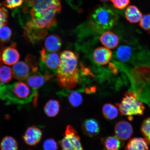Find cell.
I'll list each match as a JSON object with an SVG mask.
<instances>
[{
	"label": "cell",
	"instance_id": "obj_18",
	"mask_svg": "<svg viewBox=\"0 0 150 150\" xmlns=\"http://www.w3.org/2000/svg\"><path fill=\"white\" fill-rule=\"evenodd\" d=\"M134 53L131 47L127 45H123L117 48L116 52L117 59L122 62L130 61Z\"/></svg>",
	"mask_w": 150,
	"mask_h": 150
},
{
	"label": "cell",
	"instance_id": "obj_33",
	"mask_svg": "<svg viewBox=\"0 0 150 150\" xmlns=\"http://www.w3.org/2000/svg\"><path fill=\"white\" fill-rule=\"evenodd\" d=\"M110 1L115 8L122 9L129 4L130 0H110Z\"/></svg>",
	"mask_w": 150,
	"mask_h": 150
},
{
	"label": "cell",
	"instance_id": "obj_26",
	"mask_svg": "<svg viewBox=\"0 0 150 150\" xmlns=\"http://www.w3.org/2000/svg\"><path fill=\"white\" fill-rule=\"evenodd\" d=\"M140 131L146 142L150 144V117L147 118L142 122Z\"/></svg>",
	"mask_w": 150,
	"mask_h": 150
},
{
	"label": "cell",
	"instance_id": "obj_29",
	"mask_svg": "<svg viewBox=\"0 0 150 150\" xmlns=\"http://www.w3.org/2000/svg\"><path fill=\"white\" fill-rule=\"evenodd\" d=\"M27 0H3V4L7 8L13 9L23 5Z\"/></svg>",
	"mask_w": 150,
	"mask_h": 150
},
{
	"label": "cell",
	"instance_id": "obj_9",
	"mask_svg": "<svg viewBox=\"0 0 150 150\" xmlns=\"http://www.w3.org/2000/svg\"><path fill=\"white\" fill-rule=\"evenodd\" d=\"M40 59L48 68L55 70L59 66L60 56L55 52L49 53L42 48L40 52Z\"/></svg>",
	"mask_w": 150,
	"mask_h": 150
},
{
	"label": "cell",
	"instance_id": "obj_17",
	"mask_svg": "<svg viewBox=\"0 0 150 150\" xmlns=\"http://www.w3.org/2000/svg\"><path fill=\"white\" fill-rule=\"evenodd\" d=\"M126 150H149L148 143L144 138H133L129 140Z\"/></svg>",
	"mask_w": 150,
	"mask_h": 150
},
{
	"label": "cell",
	"instance_id": "obj_34",
	"mask_svg": "<svg viewBox=\"0 0 150 150\" xmlns=\"http://www.w3.org/2000/svg\"><path fill=\"white\" fill-rule=\"evenodd\" d=\"M103 2H106L109 1V0H99Z\"/></svg>",
	"mask_w": 150,
	"mask_h": 150
},
{
	"label": "cell",
	"instance_id": "obj_6",
	"mask_svg": "<svg viewBox=\"0 0 150 150\" xmlns=\"http://www.w3.org/2000/svg\"><path fill=\"white\" fill-rule=\"evenodd\" d=\"M62 150H83L77 132L72 126L67 125L65 135L60 142Z\"/></svg>",
	"mask_w": 150,
	"mask_h": 150
},
{
	"label": "cell",
	"instance_id": "obj_10",
	"mask_svg": "<svg viewBox=\"0 0 150 150\" xmlns=\"http://www.w3.org/2000/svg\"><path fill=\"white\" fill-rule=\"evenodd\" d=\"M13 76L16 79L22 80L27 78L31 73V70L27 63L24 61L17 62L12 68Z\"/></svg>",
	"mask_w": 150,
	"mask_h": 150
},
{
	"label": "cell",
	"instance_id": "obj_31",
	"mask_svg": "<svg viewBox=\"0 0 150 150\" xmlns=\"http://www.w3.org/2000/svg\"><path fill=\"white\" fill-rule=\"evenodd\" d=\"M8 13L7 9L0 3V28L6 25L8 22Z\"/></svg>",
	"mask_w": 150,
	"mask_h": 150
},
{
	"label": "cell",
	"instance_id": "obj_3",
	"mask_svg": "<svg viewBox=\"0 0 150 150\" xmlns=\"http://www.w3.org/2000/svg\"><path fill=\"white\" fill-rule=\"evenodd\" d=\"M78 59L77 54L71 50H66L61 53L56 74L58 83L61 87L71 89L76 86L79 75L78 67Z\"/></svg>",
	"mask_w": 150,
	"mask_h": 150
},
{
	"label": "cell",
	"instance_id": "obj_32",
	"mask_svg": "<svg viewBox=\"0 0 150 150\" xmlns=\"http://www.w3.org/2000/svg\"><path fill=\"white\" fill-rule=\"evenodd\" d=\"M139 25L144 30L150 31V14H147L142 17Z\"/></svg>",
	"mask_w": 150,
	"mask_h": 150
},
{
	"label": "cell",
	"instance_id": "obj_8",
	"mask_svg": "<svg viewBox=\"0 0 150 150\" xmlns=\"http://www.w3.org/2000/svg\"><path fill=\"white\" fill-rule=\"evenodd\" d=\"M114 130L116 137L120 140L123 141L130 138L133 133L132 125L125 120L118 122L114 127Z\"/></svg>",
	"mask_w": 150,
	"mask_h": 150
},
{
	"label": "cell",
	"instance_id": "obj_4",
	"mask_svg": "<svg viewBox=\"0 0 150 150\" xmlns=\"http://www.w3.org/2000/svg\"><path fill=\"white\" fill-rule=\"evenodd\" d=\"M116 13L110 7L106 6H100L93 11L90 17V27L96 32L104 33L112 29L118 19Z\"/></svg>",
	"mask_w": 150,
	"mask_h": 150
},
{
	"label": "cell",
	"instance_id": "obj_23",
	"mask_svg": "<svg viewBox=\"0 0 150 150\" xmlns=\"http://www.w3.org/2000/svg\"><path fill=\"white\" fill-rule=\"evenodd\" d=\"M0 147L1 150H18V142L14 138L6 136L1 140Z\"/></svg>",
	"mask_w": 150,
	"mask_h": 150
},
{
	"label": "cell",
	"instance_id": "obj_22",
	"mask_svg": "<svg viewBox=\"0 0 150 150\" xmlns=\"http://www.w3.org/2000/svg\"><path fill=\"white\" fill-rule=\"evenodd\" d=\"M102 112L103 116L106 119L112 120L117 117L119 110L114 105L107 103L103 106Z\"/></svg>",
	"mask_w": 150,
	"mask_h": 150
},
{
	"label": "cell",
	"instance_id": "obj_28",
	"mask_svg": "<svg viewBox=\"0 0 150 150\" xmlns=\"http://www.w3.org/2000/svg\"><path fill=\"white\" fill-rule=\"evenodd\" d=\"M25 61L30 67L32 73L37 72L39 70V63L35 56L28 54L26 56Z\"/></svg>",
	"mask_w": 150,
	"mask_h": 150
},
{
	"label": "cell",
	"instance_id": "obj_1",
	"mask_svg": "<svg viewBox=\"0 0 150 150\" xmlns=\"http://www.w3.org/2000/svg\"><path fill=\"white\" fill-rule=\"evenodd\" d=\"M19 8L24 35L35 44L44 39L48 29L55 25L56 15L60 12L62 5L59 0H27Z\"/></svg>",
	"mask_w": 150,
	"mask_h": 150
},
{
	"label": "cell",
	"instance_id": "obj_30",
	"mask_svg": "<svg viewBox=\"0 0 150 150\" xmlns=\"http://www.w3.org/2000/svg\"><path fill=\"white\" fill-rule=\"evenodd\" d=\"M43 150H58V144L53 138L48 139L45 141L43 144Z\"/></svg>",
	"mask_w": 150,
	"mask_h": 150
},
{
	"label": "cell",
	"instance_id": "obj_11",
	"mask_svg": "<svg viewBox=\"0 0 150 150\" xmlns=\"http://www.w3.org/2000/svg\"><path fill=\"white\" fill-rule=\"evenodd\" d=\"M20 54L15 47L9 46L3 49L1 53L2 61L5 64L14 65L20 59Z\"/></svg>",
	"mask_w": 150,
	"mask_h": 150
},
{
	"label": "cell",
	"instance_id": "obj_12",
	"mask_svg": "<svg viewBox=\"0 0 150 150\" xmlns=\"http://www.w3.org/2000/svg\"><path fill=\"white\" fill-rule=\"evenodd\" d=\"M94 60L100 65H105L111 59L112 52L108 48L104 47H99L95 50L93 53Z\"/></svg>",
	"mask_w": 150,
	"mask_h": 150
},
{
	"label": "cell",
	"instance_id": "obj_2",
	"mask_svg": "<svg viewBox=\"0 0 150 150\" xmlns=\"http://www.w3.org/2000/svg\"><path fill=\"white\" fill-rule=\"evenodd\" d=\"M38 97L37 90L23 82L7 84L0 83V99L6 105H24L33 102L36 106Z\"/></svg>",
	"mask_w": 150,
	"mask_h": 150
},
{
	"label": "cell",
	"instance_id": "obj_14",
	"mask_svg": "<svg viewBox=\"0 0 150 150\" xmlns=\"http://www.w3.org/2000/svg\"><path fill=\"white\" fill-rule=\"evenodd\" d=\"M100 41L103 45L110 49L115 48L119 43L117 35L110 31L105 32L100 37Z\"/></svg>",
	"mask_w": 150,
	"mask_h": 150
},
{
	"label": "cell",
	"instance_id": "obj_7",
	"mask_svg": "<svg viewBox=\"0 0 150 150\" xmlns=\"http://www.w3.org/2000/svg\"><path fill=\"white\" fill-rule=\"evenodd\" d=\"M42 136V131L36 126L28 127L23 136L25 143L30 146H34L40 142Z\"/></svg>",
	"mask_w": 150,
	"mask_h": 150
},
{
	"label": "cell",
	"instance_id": "obj_19",
	"mask_svg": "<svg viewBox=\"0 0 150 150\" xmlns=\"http://www.w3.org/2000/svg\"><path fill=\"white\" fill-rule=\"evenodd\" d=\"M125 17L131 23H137L140 21L142 14L139 9L134 5L129 6L125 12Z\"/></svg>",
	"mask_w": 150,
	"mask_h": 150
},
{
	"label": "cell",
	"instance_id": "obj_21",
	"mask_svg": "<svg viewBox=\"0 0 150 150\" xmlns=\"http://www.w3.org/2000/svg\"><path fill=\"white\" fill-rule=\"evenodd\" d=\"M103 145L107 150H119L121 147V142L117 137L110 136L103 139Z\"/></svg>",
	"mask_w": 150,
	"mask_h": 150
},
{
	"label": "cell",
	"instance_id": "obj_24",
	"mask_svg": "<svg viewBox=\"0 0 150 150\" xmlns=\"http://www.w3.org/2000/svg\"><path fill=\"white\" fill-rule=\"evenodd\" d=\"M12 70L5 65L0 66V83L5 84L11 81L12 78Z\"/></svg>",
	"mask_w": 150,
	"mask_h": 150
},
{
	"label": "cell",
	"instance_id": "obj_27",
	"mask_svg": "<svg viewBox=\"0 0 150 150\" xmlns=\"http://www.w3.org/2000/svg\"><path fill=\"white\" fill-rule=\"evenodd\" d=\"M12 33L10 28L5 25L0 28V42L7 43L10 41Z\"/></svg>",
	"mask_w": 150,
	"mask_h": 150
},
{
	"label": "cell",
	"instance_id": "obj_20",
	"mask_svg": "<svg viewBox=\"0 0 150 150\" xmlns=\"http://www.w3.org/2000/svg\"><path fill=\"white\" fill-rule=\"evenodd\" d=\"M60 108V105L59 101L51 99L48 101L45 105L44 112L48 117H54L59 113Z\"/></svg>",
	"mask_w": 150,
	"mask_h": 150
},
{
	"label": "cell",
	"instance_id": "obj_13",
	"mask_svg": "<svg viewBox=\"0 0 150 150\" xmlns=\"http://www.w3.org/2000/svg\"><path fill=\"white\" fill-rule=\"evenodd\" d=\"M82 129L84 134L90 137L97 135L100 131L98 122L93 119L85 120L82 125Z\"/></svg>",
	"mask_w": 150,
	"mask_h": 150
},
{
	"label": "cell",
	"instance_id": "obj_5",
	"mask_svg": "<svg viewBox=\"0 0 150 150\" xmlns=\"http://www.w3.org/2000/svg\"><path fill=\"white\" fill-rule=\"evenodd\" d=\"M115 104L123 116H142L145 109L143 103L138 100L136 93L132 91L125 93L121 102Z\"/></svg>",
	"mask_w": 150,
	"mask_h": 150
},
{
	"label": "cell",
	"instance_id": "obj_15",
	"mask_svg": "<svg viewBox=\"0 0 150 150\" xmlns=\"http://www.w3.org/2000/svg\"><path fill=\"white\" fill-rule=\"evenodd\" d=\"M62 42L61 38L56 35H52L47 37L45 40V48L48 51L55 52L61 48Z\"/></svg>",
	"mask_w": 150,
	"mask_h": 150
},
{
	"label": "cell",
	"instance_id": "obj_25",
	"mask_svg": "<svg viewBox=\"0 0 150 150\" xmlns=\"http://www.w3.org/2000/svg\"><path fill=\"white\" fill-rule=\"evenodd\" d=\"M67 99L71 106L76 108L79 106L83 102V97L79 92L72 91L69 94Z\"/></svg>",
	"mask_w": 150,
	"mask_h": 150
},
{
	"label": "cell",
	"instance_id": "obj_16",
	"mask_svg": "<svg viewBox=\"0 0 150 150\" xmlns=\"http://www.w3.org/2000/svg\"><path fill=\"white\" fill-rule=\"evenodd\" d=\"M47 81L44 75L36 72L32 73L26 80L27 84L33 89L37 90L44 85Z\"/></svg>",
	"mask_w": 150,
	"mask_h": 150
}]
</instances>
